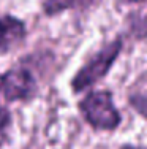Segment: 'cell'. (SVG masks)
<instances>
[{
    "mask_svg": "<svg viewBox=\"0 0 147 149\" xmlns=\"http://www.w3.org/2000/svg\"><path fill=\"white\" fill-rule=\"evenodd\" d=\"M122 46H124L122 40L115 38L114 41L106 45L103 49H100L86 65H82L71 81L73 92L79 94L84 89L90 87L92 84H95L97 81L103 79L106 76V73L111 70V67L114 65L115 59L119 57V54L122 51Z\"/></svg>",
    "mask_w": 147,
    "mask_h": 149,
    "instance_id": "cell-1",
    "label": "cell"
},
{
    "mask_svg": "<svg viewBox=\"0 0 147 149\" xmlns=\"http://www.w3.org/2000/svg\"><path fill=\"white\" fill-rule=\"evenodd\" d=\"M84 119L97 130H114L119 127V114L109 91H93L79 103Z\"/></svg>",
    "mask_w": 147,
    "mask_h": 149,
    "instance_id": "cell-2",
    "label": "cell"
},
{
    "mask_svg": "<svg viewBox=\"0 0 147 149\" xmlns=\"http://www.w3.org/2000/svg\"><path fill=\"white\" fill-rule=\"evenodd\" d=\"M2 94L6 102L30 100L37 94V81L30 70L16 67L2 76Z\"/></svg>",
    "mask_w": 147,
    "mask_h": 149,
    "instance_id": "cell-3",
    "label": "cell"
},
{
    "mask_svg": "<svg viewBox=\"0 0 147 149\" xmlns=\"http://www.w3.org/2000/svg\"><path fill=\"white\" fill-rule=\"evenodd\" d=\"M27 29L24 21L5 15L0 17V56L13 51L26 38Z\"/></svg>",
    "mask_w": 147,
    "mask_h": 149,
    "instance_id": "cell-4",
    "label": "cell"
},
{
    "mask_svg": "<svg viewBox=\"0 0 147 149\" xmlns=\"http://www.w3.org/2000/svg\"><path fill=\"white\" fill-rule=\"evenodd\" d=\"M95 2L97 0H44L43 10L46 15H57L70 8H87Z\"/></svg>",
    "mask_w": 147,
    "mask_h": 149,
    "instance_id": "cell-5",
    "label": "cell"
},
{
    "mask_svg": "<svg viewBox=\"0 0 147 149\" xmlns=\"http://www.w3.org/2000/svg\"><path fill=\"white\" fill-rule=\"evenodd\" d=\"M130 32L136 38L147 37V10H142L141 13H133L128 21Z\"/></svg>",
    "mask_w": 147,
    "mask_h": 149,
    "instance_id": "cell-6",
    "label": "cell"
},
{
    "mask_svg": "<svg viewBox=\"0 0 147 149\" xmlns=\"http://www.w3.org/2000/svg\"><path fill=\"white\" fill-rule=\"evenodd\" d=\"M130 105L142 118L147 119V95L146 94H135L130 97Z\"/></svg>",
    "mask_w": 147,
    "mask_h": 149,
    "instance_id": "cell-7",
    "label": "cell"
},
{
    "mask_svg": "<svg viewBox=\"0 0 147 149\" xmlns=\"http://www.w3.org/2000/svg\"><path fill=\"white\" fill-rule=\"evenodd\" d=\"M10 122H11L10 113L5 108H0V148L3 146V143L6 140V130H8Z\"/></svg>",
    "mask_w": 147,
    "mask_h": 149,
    "instance_id": "cell-8",
    "label": "cell"
},
{
    "mask_svg": "<svg viewBox=\"0 0 147 149\" xmlns=\"http://www.w3.org/2000/svg\"><path fill=\"white\" fill-rule=\"evenodd\" d=\"M120 149H146L142 146H133V144H125V146H122Z\"/></svg>",
    "mask_w": 147,
    "mask_h": 149,
    "instance_id": "cell-9",
    "label": "cell"
},
{
    "mask_svg": "<svg viewBox=\"0 0 147 149\" xmlns=\"http://www.w3.org/2000/svg\"><path fill=\"white\" fill-rule=\"evenodd\" d=\"M128 2H142V0H128Z\"/></svg>",
    "mask_w": 147,
    "mask_h": 149,
    "instance_id": "cell-10",
    "label": "cell"
},
{
    "mask_svg": "<svg viewBox=\"0 0 147 149\" xmlns=\"http://www.w3.org/2000/svg\"><path fill=\"white\" fill-rule=\"evenodd\" d=\"M0 91H2V76H0Z\"/></svg>",
    "mask_w": 147,
    "mask_h": 149,
    "instance_id": "cell-11",
    "label": "cell"
}]
</instances>
